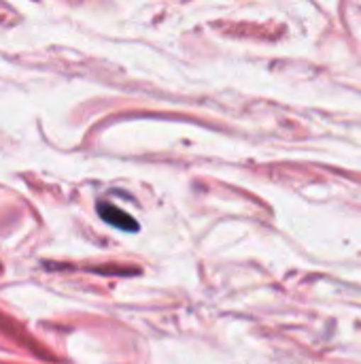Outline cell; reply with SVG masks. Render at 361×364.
<instances>
[{
	"label": "cell",
	"mask_w": 361,
	"mask_h": 364,
	"mask_svg": "<svg viewBox=\"0 0 361 364\" xmlns=\"http://www.w3.org/2000/svg\"><path fill=\"white\" fill-rule=\"evenodd\" d=\"M98 215L106 224H111L113 228H119V230H126V232H136L138 230V222L130 213H126L119 207H113L109 203H98Z\"/></svg>",
	"instance_id": "cell-1"
}]
</instances>
